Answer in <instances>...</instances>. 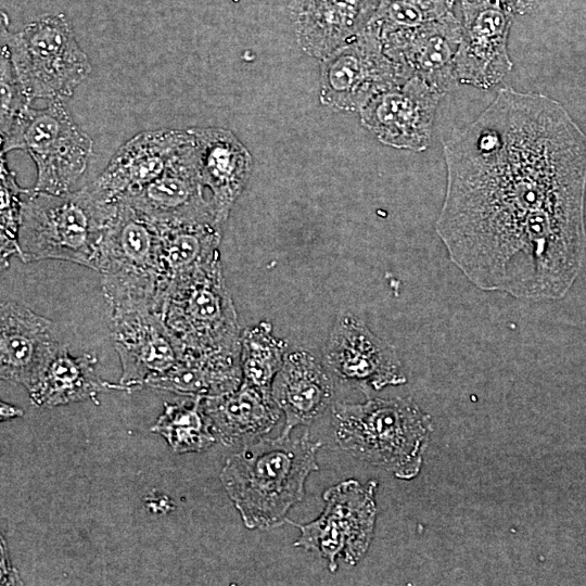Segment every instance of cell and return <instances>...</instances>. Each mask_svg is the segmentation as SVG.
Returning a JSON list of instances; mask_svg holds the SVG:
<instances>
[{"instance_id": "d6a6232c", "label": "cell", "mask_w": 586, "mask_h": 586, "mask_svg": "<svg viewBox=\"0 0 586 586\" xmlns=\"http://www.w3.org/2000/svg\"><path fill=\"white\" fill-rule=\"evenodd\" d=\"M23 415H24L23 409L1 400V403H0V418H1V421H3V420L7 421L9 419L18 418V417H22Z\"/></svg>"}, {"instance_id": "d4e9b609", "label": "cell", "mask_w": 586, "mask_h": 586, "mask_svg": "<svg viewBox=\"0 0 586 586\" xmlns=\"http://www.w3.org/2000/svg\"><path fill=\"white\" fill-rule=\"evenodd\" d=\"M160 232L165 292L177 281L186 279L220 259L221 226L219 225L205 224L163 228L160 229Z\"/></svg>"}, {"instance_id": "7402d4cb", "label": "cell", "mask_w": 586, "mask_h": 586, "mask_svg": "<svg viewBox=\"0 0 586 586\" xmlns=\"http://www.w3.org/2000/svg\"><path fill=\"white\" fill-rule=\"evenodd\" d=\"M216 437L225 446L245 445L270 432L282 411L272 398L241 383L229 393L203 397Z\"/></svg>"}, {"instance_id": "2e32d148", "label": "cell", "mask_w": 586, "mask_h": 586, "mask_svg": "<svg viewBox=\"0 0 586 586\" xmlns=\"http://www.w3.org/2000/svg\"><path fill=\"white\" fill-rule=\"evenodd\" d=\"M191 139L189 129L141 131L115 151L89 187L100 200L116 203L160 177Z\"/></svg>"}, {"instance_id": "836d02e7", "label": "cell", "mask_w": 586, "mask_h": 586, "mask_svg": "<svg viewBox=\"0 0 586 586\" xmlns=\"http://www.w3.org/2000/svg\"><path fill=\"white\" fill-rule=\"evenodd\" d=\"M453 2H455L456 0H451Z\"/></svg>"}, {"instance_id": "5bb4252c", "label": "cell", "mask_w": 586, "mask_h": 586, "mask_svg": "<svg viewBox=\"0 0 586 586\" xmlns=\"http://www.w3.org/2000/svg\"><path fill=\"white\" fill-rule=\"evenodd\" d=\"M443 95L412 77L370 99L359 110L360 122L381 143L421 152L430 144L435 111Z\"/></svg>"}, {"instance_id": "30bf717a", "label": "cell", "mask_w": 586, "mask_h": 586, "mask_svg": "<svg viewBox=\"0 0 586 586\" xmlns=\"http://www.w3.org/2000/svg\"><path fill=\"white\" fill-rule=\"evenodd\" d=\"M404 82L378 31L368 25L321 60L319 97L334 111H359L378 93Z\"/></svg>"}, {"instance_id": "e0dca14e", "label": "cell", "mask_w": 586, "mask_h": 586, "mask_svg": "<svg viewBox=\"0 0 586 586\" xmlns=\"http://www.w3.org/2000/svg\"><path fill=\"white\" fill-rule=\"evenodd\" d=\"M110 332L119 357V391H135L170 370L180 359L178 343L152 310L110 318Z\"/></svg>"}, {"instance_id": "4fadbf2b", "label": "cell", "mask_w": 586, "mask_h": 586, "mask_svg": "<svg viewBox=\"0 0 586 586\" xmlns=\"http://www.w3.org/2000/svg\"><path fill=\"white\" fill-rule=\"evenodd\" d=\"M462 37L455 56L459 84L487 89L512 68L508 35L512 13L499 0H460Z\"/></svg>"}, {"instance_id": "8992f818", "label": "cell", "mask_w": 586, "mask_h": 586, "mask_svg": "<svg viewBox=\"0 0 586 586\" xmlns=\"http://www.w3.org/2000/svg\"><path fill=\"white\" fill-rule=\"evenodd\" d=\"M156 314L181 357L241 354L242 333L220 259L170 285Z\"/></svg>"}, {"instance_id": "1f68e13d", "label": "cell", "mask_w": 586, "mask_h": 586, "mask_svg": "<svg viewBox=\"0 0 586 586\" xmlns=\"http://www.w3.org/2000/svg\"><path fill=\"white\" fill-rule=\"evenodd\" d=\"M1 552H2L1 568H4V571H1V578H2L1 585L21 584L17 573H13L14 569L9 562L7 549L3 548V543L1 547Z\"/></svg>"}, {"instance_id": "d6986e66", "label": "cell", "mask_w": 586, "mask_h": 586, "mask_svg": "<svg viewBox=\"0 0 586 586\" xmlns=\"http://www.w3.org/2000/svg\"><path fill=\"white\" fill-rule=\"evenodd\" d=\"M189 131L195 140L202 182L209 191L217 221L222 226L249 181L252 155L228 129L194 127Z\"/></svg>"}, {"instance_id": "f546056e", "label": "cell", "mask_w": 586, "mask_h": 586, "mask_svg": "<svg viewBox=\"0 0 586 586\" xmlns=\"http://www.w3.org/2000/svg\"><path fill=\"white\" fill-rule=\"evenodd\" d=\"M26 189L21 188L15 175L1 154V233L0 257L2 269L9 267L11 256H18V230L23 196Z\"/></svg>"}, {"instance_id": "6da1fadb", "label": "cell", "mask_w": 586, "mask_h": 586, "mask_svg": "<svg viewBox=\"0 0 586 586\" xmlns=\"http://www.w3.org/2000/svg\"><path fill=\"white\" fill-rule=\"evenodd\" d=\"M443 151L435 231L449 259L481 290L562 298L586 242V135L568 111L506 87Z\"/></svg>"}, {"instance_id": "9c48e42d", "label": "cell", "mask_w": 586, "mask_h": 586, "mask_svg": "<svg viewBox=\"0 0 586 586\" xmlns=\"http://www.w3.org/2000/svg\"><path fill=\"white\" fill-rule=\"evenodd\" d=\"M18 150L26 151L36 165L34 189L60 194L69 192L85 173L93 141L73 119L64 100L56 99L43 109H31Z\"/></svg>"}, {"instance_id": "ffe728a7", "label": "cell", "mask_w": 586, "mask_h": 586, "mask_svg": "<svg viewBox=\"0 0 586 586\" xmlns=\"http://www.w3.org/2000/svg\"><path fill=\"white\" fill-rule=\"evenodd\" d=\"M378 0H295L294 27L301 49L324 59L359 35Z\"/></svg>"}, {"instance_id": "83f0119b", "label": "cell", "mask_w": 586, "mask_h": 586, "mask_svg": "<svg viewBox=\"0 0 586 586\" xmlns=\"http://www.w3.org/2000/svg\"><path fill=\"white\" fill-rule=\"evenodd\" d=\"M0 129L1 153L18 150L22 130L31 111V100L26 94L10 60L7 47L1 43L0 58Z\"/></svg>"}, {"instance_id": "4dcf8cb0", "label": "cell", "mask_w": 586, "mask_h": 586, "mask_svg": "<svg viewBox=\"0 0 586 586\" xmlns=\"http://www.w3.org/2000/svg\"><path fill=\"white\" fill-rule=\"evenodd\" d=\"M512 14H525L533 10L539 0H499Z\"/></svg>"}, {"instance_id": "52a82bcc", "label": "cell", "mask_w": 586, "mask_h": 586, "mask_svg": "<svg viewBox=\"0 0 586 586\" xmlns=\"http://www.w3.org/2000/svg\"><path fill=\"white\" fill-rule=\"evenodd\" d=\"M1 43L31 101L65 100L91 72L87 54L62 14L42 16L17 33L2 26Z\"/></svg>"}, {"instance_id": "cb8c5ba5", "label": "cell", "mask_w": 586, "mask_h": 586, "mask_svg": "<svg viewBox=\"0 0 586 586\" xmlns=\"http://www.w3.org/2000/svg\"><path fill=\"white\" fill-rule=\"evenodd\" d=\"M240 355L181 357L163 375L145 387L187 395L212 397L237 390L242 383Z\"/></svg>"}, {"instance_id": "277c9868", "label": "cell", "mask_w": 586, "mask_h": 586, "mask_svg": "<svg viewBox=\"0 0 586 586\" xmlns=\"http://www.w3.org/2000/svg\"><path fill=\"white\" fill-rule=\"evenodd\" d=\"M117 203L100 200L86 186L54 194L26 189L18 230V257L25 262L58 259L97 268L106 227Z\"/></svg>"}, {"instance_id": "9a60e30c", "label": "cell", "mask_w": 586, "mask_h": 586, "mask_svg": "<svg viewBox=\"0 0 586 586\" xmlns=\"http://www.w3.org/2000/svg\"><path fill=\"white\" fill-rule=\"evenodd\" d=\"M462 37V24L451 13L420 27L381 38L383 50L406 81L418 78L445 94L458 86L454 61Z\"/></svg>"}, {"instance_id": "3957f363", "label": "cell", "mask_w": 586, "mask_h": 586, "mask_svg": "<svg viewBox=\"0 0 586 586\" xmlns=\"http://www.w3.org/2000/svg\"><path fill=\"white\" fill-rule=\"evenodd\" d=\"M332 429L352 457L411 480L421 470L433 425L409 398L368 397L361 404H334Z\"/></svg>"}, {"instance_id": "ba28073f", "label": "cell", "mask_w": 586, "mask_h": 586, "mask_svg": "<svg viewBox=\"0 0 586 586\" xmlns=\"http://www.w3.org/2000/svg\"><path fill=\"white\" fill-rule=\"evenodd\" d=\"M377 487L373 480L361 484L348 479L326 489L320 515L305 524L293 523L301 533L294 546L317 553L332 573L339 559L356 565L373 537Z\"/></svg>"}, {"instance_id": "8fae6325", "label": "cell", "mask_w": 586, "mask_h": 586, "mask_svg": "<svg viewBox=\"0 0 586 586\" xmlns=\"http://www.w3.org/2000/svg\"><path fill=\"white\" fill-rule=\"evenodd\" d=\"M205 190L192 135L191 141L160 177L120 201L128 203L160 229L205 224L221 226Z\"/></svg>"}, {"instance_id": "7c38bea8", "label": "cell", "mask_w": 586, "mask_h": 586, "mask_svg": "<svg viewBox=\"0 0 586 586\" xmlns=\"http://www.w3.org/2000/svg\"><path fill=\"white\" fill-rule=\"evenodd\" d=\"M323 364L340 381L358 387L367 397L370 391L407 381L395 348L351 313L337 316L323 349Z\"/></svg>"}, {"instance_id": "f1b7e54d", "label": "cell", "mask_w": 586, "mask_h": 586, "mask_svg": "<svg viewBox=\"0 0 586 586\" xmlns=\"http://www.w3.org/2000/svg\"><path fill=\"white\" fill-rule=\"evenodd\" d=\"M451 0H380L369 24L380 37L420 27L451 13Z\"/></svg>"}, {"instance_id": "44dd1931", "label": "cell", "mask_w": 586, "mask_h": 586, "mask_svg": "<svg viewBox=\"0 0 586 586\" xmlns=\"http://www.w3.org/2000/svg\"><path fill=\"white\" fill-rule=\"evenodd\" d=\"M272 398L285 417L282 433L311 423L333 400V381L324 364L307 351H294L284 358L276 375Z\"/></svg>"}, {"instance_id": "7a4b0ae2", "label": "cell", "mask_w": 586, "mask_h": 586, "mask_svg": "<svg viewBox=\"0 0 586 586\" xmlns=\"http://www.w3.org/2000/svg\"><path fill=\"white\" fill-rule=\"evenodd\" d=\"M321 446L307 431L295 440L282 433L250 442L226 460L220 481L246 528L268 530L288 521L304 498L307 477L319 469Z\"/></svg>"}, {"instance_id": "ac0fdd59", "label": "cell", "mask_w": 586, "mask_h": 586, "mask_svg": "<svg viewBox=\"0 0 586 586\" xmlns=\"http://www.w3.org/2000/svg\"><path fill=\"white\" fill-rule=\"evenodd\" d=\"M60 346L51 320L16 302L1 304V380L29 388Z\"/></svg>"}, {"instance_id": "5b68a950", "label": "cell", "mask_w": 586, "mask_h": 586, "mask_svg": "<svg viewBox=\"0 0 586 586\" xmlns=\"http://www.w3.org/2000/svg\"><path fill=\"white\" fill-rule=\"evenodd\" d=\"M116 203L95 268L107 314L157 313L165 292L160 229L128 203Z\"/></svg>"}, {"instance_id": "603a6c76", "label": "cell", "mask_w": 586, "mask_h": 586, "mask_svg": "<svg viewBox=\"0 0 586 586\" xmlns=\"http://www.w3.org/2000/svg\"><path fill=\"white\" fill-rule=\"evenodd\" d=\"M98 358L84 353L73 356L61 344L35 383L27 388L30 402L38 407H58L93 400L107 391H119L117 383L102 380L95 371Z\"/></svg>"}, {"instance_id": "4316f807", "label": "cell", "mask_w": 586, "mask_h": 586, "mask_svg": "<svg viewBox=\"0 0 586 586\" xmlns=\"http://www.w3.org/2000/svg\"><path fill=\"white\" fill-rule=\"evenodd\" d=\"M286 342L272 334L270 322L262 321L241 336L240 362L242 382L271 394L272 383L284 362Z\"/></svg>"}, {"instance_id": "484cf974", "label": "cell", "mask_w": 586, "mask_h": 586, "mask_svg": "<svg viewBox=\"0 0 586 586\" xmlns=\"http://www.w3.org/2000/svg\"><path fill=\"white\" fill-rule=\"evenodd\" d=\"M153 433L163 436L174 453H200L216 443L212 422L203 406V397L177 404H164V411L152 425Z\"/></svg>"}]
</instances>
